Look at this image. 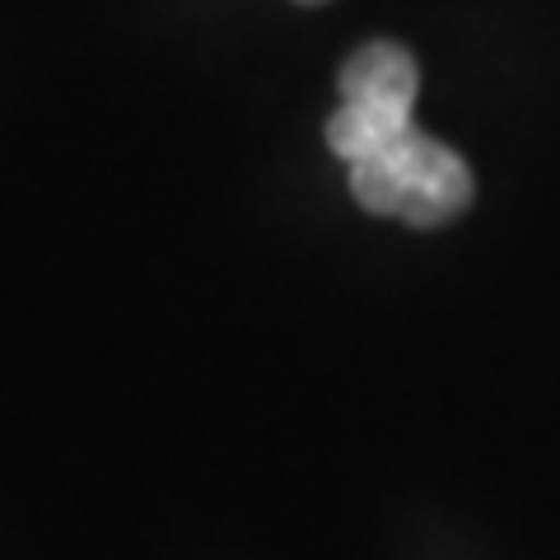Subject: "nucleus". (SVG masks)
I'll return each mask as SVG.
<instances>
[{"label":"nucleus","mask_w":560,"mask_h":560,"mask_svg":"<svg viewBox=\"0 0 560 560\" xmlns=\"http://www.w3.org/2000/svg\"><path fill=\"white\" fill-rule=\"evenodd\" d=\"M350 191L370 215L401 220L411 230H440L471 206V168L444 140L411 127L364 160L346 164Z\"/></svg>","instance_id":"nucleus-1"},{"label":"nucleus","mask_w":560,"mask_h":560,"mask_svg":"<svg viewBox=\"0 0 560 560\" xmlns=\"http://www.w3.org/2000/svg\"><path fill=\"white\" fill-rule=\"evenodd\" d=\"M416 94L420 70L407 47L397 43H364L341 66V108L327 117V145L341 164L393 145L397 136L416 127Z\"/></svg>","instance_id":"nucleus-2"},{"label":"nucleus","mask_w":560,"mask_h":560,"mask_svg":"<svg viewBox=\"0 0 560 560\" xmlns=\"http://www.w3.org/2000/svg\"><path fill=\"white\" fill-rule=\"evenodd\" d=\"M300 5H323V0H300Z\"/></svg>","instance_id":"nucleus-3"}]
</instances>
